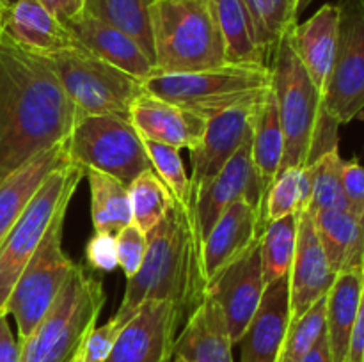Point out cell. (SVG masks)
<instances>
[{
	"label": "cell",
	"instance_id": "cell-36",
	"mask_svg": "<svg viewBox=\"0 0 364 362\" xmlns=\"http://www.w3.org/2000/svg\"><path fill=\"white\" fill-rule=\"evenodd\" d=\"M142 144H144L146 155H148L156 176L166 183V187L169 188L176 201L188 204V199H191V177L185 172L180 149L173 148V146L160 144V142L146 141V138H142Z\"/></svg>",
	"mask_w": 364,
	"mask_h": 362
},
{
	"label": "cell",
	"instance_id": "cell-12",
	"mask_svg": "<svg viewBox=\"0 0 364 362\" xmlns=\"http://www.w3.org/2000/svg\"><path fill=\"white\" fill-rule=\"evenodd\" d=\"M251 133L238 148V151L231 156L230 162L212 180L199 187L188 199V208L194 213L201 243L213 224L217 222V219L223 215L224 209L233 204L235 201L245 199L251 202L258 209L259 220H262L265 192H263L259 177L256 174L255 163H252Z\"/></svg>",
	"mask_w": 364,
	"mask_h": 362
},
{
	"label": "cell",
	"instance_id": "cell-6",
	"mask_svg": "<svg viewBox=\"0 0 364 362\" xmlns=\"http://www.w3.org/2000/svg\"><path fill=\"white\" fill-rule=\"evenodd\" d=\"M102 280L75 265L50 311L20 343V362H71L105 305Z\"/></svg>",
	"mask_w": 364,
	"mask_h": 362
},
{
	"label": "cell",
	"instance_id": "cell-11",
	"mask_svg": "<svg viewBox=\"0 0 364 362\" xmlns=\"http://www.w3.org/2000/svg\"><path fill=\"white\" fill-rule=\"evenodd\" d=\"M333 70L323 89V106L338 124L364 109V0H340Z\"/></svg>",
	"mask_w": 364,
	"mask_h": 362
},
{
	"label": "cell",
	"instance_id": "cell-3",
	"mask_svg": "<svg viewBox=\"0 0 364 362\" xmlns=\"http://www.w3.org/2000/svg\"><path fill=\"white\" fill-rule=\"evenodd\" d=\"M290 31L274 48L269 66L270 87L284 133L281 170L287 167H309L320 156L338 148L340 128L323 106L322 91L313 84L308 71L295 55Z\"/></svg>",
	"mask_w": 364,
	"mask_h": 362
},
{
	"label": "cell",
	"instance_id": "cell-25",
	"mask_svg": "<svg viewBox=\"0 0 364 362\" xmlns=\"http://www.w3.org/2000/svg\"><path fill=\"white\" fill-rule=\"evenodd\" d=\"M212 6L224 43L226 64L270 66V55L259 43L245 0H212Z\"/></svg>",
	"mask_w": 364,
	"mask_h": 362
},
{
	"label": "cell",
	"instance_id": "cell-2",
	"mask_svg": "<svg viewBox=\"0 0 364 362\" xmlns=\"http://www.w3.org/2000/svg\"><path fill=\"white\" fill-rule=\"evenodd\" d=\"M146 236V258L139 272L127 279L123 302L114 319L127 325L141 304L167 300L176 305L187 322L208 290L194 213L188 204L174 201L167 215Z\"/></svg>",
	"mask_w": 364,
	"mask_h": 362
},
{
	"label": "cell",
	"instance_id": "cell-17",
	"mask_svg": "<svg viewBox=\"0 0 364 362\" xmlns=\"http://www.w3.org/2000/svg\"><path fill=\"white\" fill-rule=\"evenodd\" d=\"M258 103L226 110L206 121L201 142L191 149V195L212 180L244 144L252 130V114Z\"/></svg>",
	"mask_w": 364,
	"mask_h": 362
},
{
	"label": "cell",
	"instance_id": "cell-1",
	"mask_svg": "<svg viewBox=\"0 0 364 362\" xmlns=\"http://www.w3.org/2000/svg\"><path fill=\"white\" fill-rule=\"evenodd\" d=\"M78 112L45 57L0 35V183L66 141Z\"/></svg>",
	"mask_w": 364,
	"mask_h": 362
},
{
	"label": "cell",
	"instance_id": "cell-13",
	"mask_svg": "<svg viewBox=\"0 0 364 362\" xmlns=\"http://www.w3.org/2000/svg\"><path fill=\"white\" fill-rule=\"evenodd\" d=\"M185 318L173 302L148 300L121 329L105 362H173Z\"/></svg>",
	"mask_w": 364,
	"mask_h": 362
},
{
	"label": "cell",
	"instance_id": "cell-29",
	"mask_svg": "<svg viewBox=\"0 0 364 362\" xmlns=\"http://www.w3.org/2000/svg\"><path fill=\"white\" fill-rule=\"evenodd\" d=\"M91 190V219L95 233H109L116 236L123 227L134 222L130 195L123 181L98 172L85 170Z\"/></svg>",
	"mask_w": 364,
	"mask_h": 362
},
{
	"label": "cell",
	"instance_id": "cell-40",
	"mask_svg": "<svg viewBox=\"0 0 364 362\" xmlns=\"http://www.w3.org/2000/svg\"><path fill=\"white\" fill-rule=\"evenodd\" d=\"M341 183H343L348 212L359 219L364 212V167L358 160H343Z\"/></svg>",
	"mask_w": 364,
	"mask_h": 362
},
{
	"label": "cell",
	"instance_id": "cell-30",
	"mask_svg": "<svg viewBox=\"0 0 364 362\" xmlns=\"http://www.w3.org/2000/svg\"><path fill=\"white\" fill-rule=\"evenodd\" d=\"M155 0H85L84 13L119 28L139 43L153 60V39L149 7Z\"/></svg>",
	"mask_w": 364,
	"mask_h": 362
},
{
	"label": "cell",
	"instance_id": "cell-48",
	"mask_svg": "<svg viewBox=\"0 0 364 362\" xmlns=\"http://www.w3.org/2000/svg\"><path fill=\"white\" fill-rule=\"evenodd\" d=\"M14 2H16V0H0V7H7Z\"/></svg>",
	"mask_w": 364,
	"mask_h": 362
},
{
	"label": "cell",
	"instance_id": "cell-38",
	"mask_svg": "<svg viewBox=\"0 0 364 362\" xmlns=\"http://www.w3.org/2000/svg\"><path fill=\"white\" fill-rule=\"evenodd\" d=\"M146 248H148V236L134 222L116 234L117 266L123 270L127 279H132L139 272L146 258Z\"/></svg>",
	"mask_w": 364,
	"mask_h": 362
},
{
	"label": "cell",
	"instance_id": "cell-15",
	"mask_svg": "<svg viewBox=\"0 0 364 362\" xmlns=\"http://www.w3.org/2000/svg\"><path fill=\"white\" fill-rule=\"evenodd\" d=\"M0 35L38 57L55 55L78 45L68 25L57 20L39 0H16L0 7Z\"/></svg>",
	"mask_w": 364,
	"mask_h": 362
},
{
	"label": "cell",
	"instance_id": "cell-39",
	"mask_svg": "<svg viewBox=\"0 0 364 362\" xmlns=\"http://www.w3.org/2000/svg\"><path fill=\"white\" fill-rule=\"evenodd\" d=\"M123 327L124 325H121L114 318L109 319L105 325L95 327L85 336L84 343L78 348L77 355H75L71 362H105Z\"/></svg>",
	"mask_w": 364,
	"mask_h": 362
},
{
	"label": "cell",
	"instance_id": "cell-31",
	"mask_svg": "<svg viewBox=\"0 0 364 362\" xmlns=\"http://www.w3.org/2000/svg\"><path fill=\"white\" fill-rule=\"evenodd\" d=\"M297 229L299 215H288L270 222L259 234L258 247L265 284L290 273L297 243Z\"/></svg>",
	"mask_w": 364,
	"mask_h": 362
},
{
	"label": "cell",
	"instance_id": "cell-14",
	"mask_svg": "<svg viewBox=\"0 0 364 362\" xmlns=\"http://www.w3.org/2000/svg\"><path fill=\"white\" fill-rule=\"evenodd\" d=\"M259 240V238H258ZM267 284L263 280L262 258L256 241L240 258L226 266L212 283L208 293L219 304L233 344L240 341L245 327L262 302Z\"/></svg>",
	"mask_w": 364,
	"mask_h": 362
},
{
	"label": "cell",
	"instance_id": "cell-27",
	"mask_svg": "<svg viewBox=\"0 0 364 362\" xmlns=\"http://www.w3.org/2000/svg\"><path fill=\"white\" fill-rule=\"evenodd\" d=\"M251 156L259 183L267 195V190L281 172V163L284 158V133L272 87H269L265 96L259 99L252 114Z\"/></svg>",
	"mask_w": 364,
	"mask_h": 362
},
{
	"label": "cell",
	"instance_id": "cell-21",
	"mask_svg": "<svg viewBox=\"0 0 364 362\" xmlns=\"http://www.w3.org/2000/svg\"><path fill=\"white\" fill-rule=\"evenodd\" d=\"M68 28L82 48L139 80H146L155 70L153 60L135 39L91 14H80L68 23Z\"/></svg>",
	"mask_w": 364,
	"mask_h": 362
},
{
	"label": "cell",
	"instance_id": "cell-42",
	"mask_svg": "<svg viewBox=\"0 0 364 362\" xmlns=\"http://www.w3.org/2000/svg\"><path fill=\"white\" fill-rule=\"evenodd\" d=\"M345 362H364V287L361 300H359L358 314H355L354 327L350 334V344Z\"/></svg>",
	"mask_w": 364,
	"mask_h": 362
},
{
	"label": "cell",
	"instance_id": "cell-33",
	"mask_svg": "<svg viewBox=\"0 0 364 362\" xmlns=\"http://www.w3.org/2000/svg\"><path fill=\"white\" fill-rule=\"evenodd\" d=\"M259 43L272 57L279 39L297 25V0H245Z\"/></svg>",
	"mask_w": 364,
	"mask_h": 362
},
{
	"label": "cell",
	"instance_id": "cell-32",
	"mask_svg": "<svg viewBox=\"0 0 364 362\" xmlns=\"http://www.w3.org/2000/svg\"><path fill=\"white\" fill-rule=\"evenodd\" d=\"M128 195H130L134 224L141 227L144 233L151 231L167 215L173 202L176 201L153 169L139 174L128 185Z\"/></svg>",
	"mask_w": 364,
	"mask_h": 362
},
{
	"label": "cell",
	"instance_id": "cell-35",
	"mask_svg": "<svg viewBox=\"0 0 364 362\" xmlns=\"http://www.w3.org/2000/svg\"><path fill=\"white\" fill-rule=\"evenodd\" d=\"M326 297L315 302L304 314L291 319L277 362H301L326 332Z\"/></svg>",
	"mask_w": 364,
	"mask_h": 362
},
{
	"label": "cell",
	"instance_id": "cell-4",
	"mask_svg": "<svg viewBox=\"0 0 364 362\" xmlns=\"http://www.w3.org/2000/svg\"><path fill=\"white\" fill-rule=\"evenodd\" d=\"M149 27L153 73H192L226 64L212 0H155Z\"/></svg>",
	"mask_w": 364,
	"mask_h": 362
},
{
	"label": "cell",
	"instance_id": "cell-45",
	"mask_svg": "<svg viewBox=\"0 0 364 362\" xmlns=\"http://www.w3.org/2000/svg\"><path fill=\"white\" fill-rule=\"evenodd\" d=\"M301 362H334L329 337H327V330L318 337V341L313 344L311 350L301 358Z\"/></svg>",
	"mask_w": 364,
	"mask_h": 362
},
{
	"label": "cell",
	"instance_id": "cell-34",
	"mask_svg": "<svg viewBox=\"0 0 364 362\" xmlns=\"http://www.w3.org/2000/svg\"><path fill=\"white\" fill-rule=\"evenodd\" d=\"M341 165H343V158L340 156L338 148L331 149L329 153L320 156L315 163L309 165L313 190L311 201H309L306 212L315 213L322 212V209H348L343 183H341Z\"/></svg>",
	"mask_w": 364,
	"mask_h": 362
},
{
	"label": "cell",
	"instance_id": "cell-18",
	"mask_svg": "<svg viewBox=\"0 0 364 362\" xmlns=\"http://www.w3.org/2000/svg\"><path fill=\"white\" fill-rule=\"evenodd\" d=\"M291 322L290 280L267 284L262 302L245 327L240 341V362H277Z\"/></svg>",
	"mask_w": 364,
	"mask_h": 362
},
{
	"label": "cell",
	"instance_id": "cell-37",
	"mask_svg": "<svg viewBox=\"0 0 364 362\" xmlns=\"http://www.w3.org/2000/svg\"><path fill=\"white\" fill-rule=\"evenodd\" d=\"M299 174H301V169H297V167H287V169L277 174L274 183L270 185V188L267 190L265 201H263V229L274 220L301 213V206H299Z\"/></svg>",
	"mask_w": 364,
	"mask_h": 362
},
{
	"label": "cell",
	"instance_id": "cell-20",
	"mask_svg": "<svg viewBox=\"0 0 364 362\" xmlns=\"http://www.w3.org/2000/svg\"><path fill=\"white\" fill-rule=\"evenodd\" d=\"M128 119L142 138L176 149L196 148L206 128L203 117L149 92H142L134 99L128 110Z\"/></svg>",
	"mask_w": 364,
	"mask_h": 362
},
{
	"label": "cell",
	"instance_id": "cell-5",
	"mask_svg": "<svg viewBox=\"0 0 364 362\" xmlns=\"http://www.w3.org/2000/svg\"><path fill=\"white\" fill-rule=\"evenodd\" d=\"M270 87V67L224 64L192 73H151L142 80L144 92L183 106L205 121L258 103Z\"/></svg>",
	"mask_w": 364,
	"mask_h": 362
},
{
	"label": "cell",
	"instance_id": "cell-28",
	"mask_svg": "<svg viewBox=\"0 0 364 362\" xmlns=\"http://www.w3.org/2000/svg\"><path fill=\"white\" fill-rule=\"evenodd\" d=\"M311 215L318 240L334 272L364 266L359 219L354 213L348 209H322Z\"/></svg>",
	"mask_w": 364,
	"mask_h": 362
},
{
	"label": "cell",
	"instance_id": "cell-16",
	"mask_svg": "<svg viewBox=\"0 0 364 362\" xmlns=\"http://www.w3.org/2000/svg\"><path fill=\"white\" fill-rule=\"evenodd\" d=\"M336 275L318 240L313 215L309 212L299 213L297 243L288 273L291 319L302 316L315 302L326 297Z\"/></svg>",
	"mask_w": 364,
	"mask_h": 362
},
{
	"label": "cell",
	"instance_id": "cell-44",
	"mask_svg": "<svg viewBox=\"0 0 364 362\" xmlns=\"http://www.w3.org/2000/svg\"><path fill=\"white\" fill-rule=\"evenodd\" d=\"M0 362H20V343L11 332L7 314H0Z\"/></svg>",
	"mask_w": 364,
	"mask_h": 362
},
{
	"label": "cell",
	"instance_id": "cell-24",
	"mask_svg": "<svg viewBox=\"0 0 364 362\" xmlns=\"http://www.w3.org/2000/svg\"><path fill=\"white\" fill-rule=\"evenodd\" d=\"M70 162L64 142L41 153L0 183V245L25 212L46 177L59 165Z\"/></svg>",
	"mask_w": 364,
	"mask_h": 362
},
{
	"label": "cell",
	"instance_id": "cell-22",
	"mask_svg": "<svg viewBox=\"0 0 364 362\" xmlns=\"http://www.w3.org/2000/svg\"><path fill=\"white\" fill-rule=\"evenodd\" d=\"M233 341L219 304L206 291L201 304L181 327L174 357L183 362H233Z\"/></svg>",
	"mask_w": 364,
	"mask_h": 362
},
{
	"label": "cell",
	"instance_id": "cell-7",
	"mask_svg": "<svg viewBox=\"0 0 364 362\" xmlns=\"http://www.w3.org/2000/svg\"><path fill=\"white\" fill-rule=\"evenodd\" d=\"M64 148L70 163L109 174L127 187L139 174L153 169L142 137L123 116H80L64 141Z\"/></svg>",
	"mask_w": 364,
	"mask_h": 362
},
{
	"label": "cell",
	"instance_id": "cell-8",
	"mask_svg": "<svg viewBox=\"0 0 364 362\" xmlns=\"http://www.w3.org/2000/svg\"><path fill=\"white\" fill-rule=\"evenodd\" d=\"M45 60L77 106L78 117L100 114L128 117L134 99L144 92L142 80L98 59L80 45Z\"/></svg>",
	"mask_w": 364,
	"mask_h": 362
},
{
	"label": "cell",
	"instance_id": "cell-10",
	"mask_svg": "<svg viewBox=\"0 0 364 362\" xmlns=\"http://www.w3.org/2000/svg\"><path fill=\"white\" fill-rule=\"evenodd\" d=\"M68 206L60 208L53 216L38 251L18 277L6 302L4 312L13 316L16 322L18 341L27 339L45 318L75 268V263L63 251Z\"/></svg>",
	"mask_w": 364,
	"mask_h": 362
},
{
	"label": "cell",
	"instance_id": "cell-46",
	"mask_svg": "<svg viewBox=\"0 0 364 362\" xmlns=\"http://www.w3.org/2000/svg\"><path fill=\"white\" fill-rule=\"evenodd\" d=\"M359 231H361V245H363V263H364V212L359 216Z\"/></svg>",
	"mask_w": 364,
	"mask_h": 362
},
{
	"label": "cell",
	"instance_id": "cell-26",
	"mask_svg": "<svg viewBox=\"0 0 364 362\" xmlns=\"http://www.w3.org/2000/svg\"><path fill=\"white\" fill-rule=\"evenodd\" d=\"M364 287V266L343 270L326 297V330L334 362H345Z\"/></svg>",
	"mask_w": 364,
	"mask_h": 362
},
{
	"label": "cell",
	"instance_id": "cell-19",
	"mask_svg": "<svg viewBox=\"0 0 364 362\" xmlns=\"http://www.w3.org/2000/svg\"><path fill=\"white\" fill-rule=\"evenodd\" d=\"M262 233L259 213L251 202L240 199L228 206L201 243L206 284L212 283L230 263L252 247Z\"/></svg>",
	"mask_w": 364,
	"mask_h": 362
},
{
	"label": "cell",
	"instance_id": "cell-41",
	"mask_svg": "<svg viewBox=\"0 0 364 362\" xmlns=\"http://www.w3.org/2000/svg\"><path fill=\"white\" fill-rule=\"evenodd\" d=\"M85 256L92 270L112 272L117 266L116 236L109 233H95L85 247Z\"/></svg>",
	"mask_w": 364,
	"mask_h": 362
},
{
	"label": "cell",
	"instance_id": "cell-23",
	"mask_svg": "<svg viewBox=\"0 0 364 362\" xmlns=\"http://www.w3.org/2000/svg\"><path fill=\"white\" fill-rule=\"evenodd\" d=\"M338 4H326L304 23L290 31V43L295 55L308 71L313 84L323 92L333 70L338 41Z\"/></svg>",
	"mask_w": 364,
	"mask_h": 362
},
{
	"label": "cell",
	"instance_id": "cell-47",
	"mask_svg": "<svg viewBox=\"0 0 364 362\" xmlns=\"http://www.w3.org/2000/svg\"><path fill=\"white\" fill-rule=\"evenodd\" d=\"M311 2L313 0H297V14H301Z\"/></svg>",
	"mask_w": 364,
	"mask_h": 362
},
{
	"label": "cell",
	"instance_id": "cell-43",
	"mask_svg": "<svg viewBox=\"0 0 364 362\" xmlns=\"http://www.w3.org/2000/svg\"><path fill=\"white\" fill-rule=\"evenodd\" d=\"M64 25L77 20L85 11V0H39Z\"/></svg>",
	"mask_w": 364,
	"mask_h": 362
},
{
	"label": "cell",
	"instance_id": "cell-49",
	"mask_svg": "<svg viewBox=\"0 0 364 362\" xmlns=\"http://www.w3.org/2000/svg\"><path fill=\"white\" fill-rule=\"evenodd\" d=\"M173 362H183V361H181L180 357H174V358H173Z\"/></svg>",
	"mask_w": 364,
	"mask_h": 362
},
{
	"label": "cell",
	"instance_id": "cell-9",
	"mask_svg": "<svg viewBox=\"0 0 364 362\" xmlns=\"http://www.w3.org/2000/svg\"><path fill=\"white\" fill-rule=\"evenodd\" d=\"M85 170L66 162L57 167L39 187L25 212L0 245V314H6V302L18 277L28 265L45 238L53 216L70 204Z\"/></svg>",
	"mask_w": 364,
	"mask_h": 362
}]
</instances>
